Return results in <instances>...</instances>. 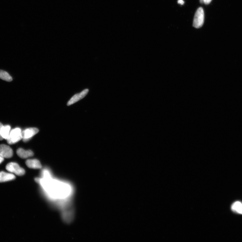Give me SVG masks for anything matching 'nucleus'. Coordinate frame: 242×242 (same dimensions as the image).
<instances>
[{"label": "nucleus", "mask_w": 242, "mask_h": 242, "mask_svg": "<svg viewBox=\"0 0 242 242\" xmlns=\"http://www.w3.org/2000/svg\"><path fill=\"white\" fill-rule=\"evenodd\" d=\"M6 169L9 172L14 173L19 176H23L25 173L24 169L15 163H10L7 164Z\"/></svg>", "instance_id": "7ed1b4c3"}, {"label": "nucleus", "mask_w": 242, "mask_h": 242, "mask_svg": "<svg viewBox=\"0 0 242 242\" xmlns=\"http://www.w3.org/2000/svg\"><path fill=\"white\" fill-rule=\"evenodd\" d=\"M232 210L235 212L242 214V203L237 201L234 203L231 207Z\"/></svg>", "instance_id": "f8f14e48"}, {"label": "nucleus", "mask_w": 242, "mask_h": 242, "mask_svg": "<svg viewBox=\"0 0 242 242\" xmlns=\"http://www.w3.org/2000/svg\"><path fill=\"white\" fill-rule=\"evenodd\" d=\"M15 179L16 177L13 174L6 173L4 171L0 172V183L11 181Z\"/></svg>", "instance_id": "0eeeda50"}, {"label": "nucleus", "mask_w": 242, "mask_h": 242, "mask_svg": "<svg viewBox=\"0 0 242 242\" xmlns=\"http://www.w3.org/2000/svg\"><path fill=\"white\" fill-rule=\"evenodd\" d=\"M12 149L9 146L5 144L0 145V156L3 158L9 159L13 156Z\"/></svg>", "instance_id": "39448f33"}, {"label": "nucleus", "mask_w": 242, "mask_h": 242, "mask_svg": "<svg viewBox=\"0 0 242 242\" xmlns=\"http://www.w3.org/2000/svg\"><path fill=\"white\" fill-rule=\"evenodd\" d=\"M178 3L181 5H183L184 3V2L183 0H178Z\"/></svg>", "instance_id": "2eb2a0df"}, {"label": "nucleus", "mask_w": 242, "mask_h": 242, "mask_svg": "<svg viewBox=\"0 0 242 242\" xmlns=\"http://www.w3.org/2000/svg\"><path fill=\"white\" fill-rule=\"evenodd\" d=\"M18 156L23 159H26L34 155L33 152L30 150H25L21 148L18 149L16 151Z\"/></svg>", "instance_id": "1a4fd4ad"}, {"label": "nucleus", "mask_w": 242, "mask_h": 242, "mask_svg": "<svg viewBox=\"0 0 242 242\" xmlns=\"http://www.w3.org/2000/svg\"><path fill=\"white\" fill-rule=\"evenodd\" d=\"M39 132V130L36 128H29L23 130L22 132V139L24 142H28L34 136Z\"/></svg>", "instance_id": "20e7f679"}, {"label": "nucleus", "mask_w": 242, "mask_h": 242, "mask_svg": "<svg viewBox=\"0 0 242 242\" xmlns=\"http://www.w3.org/2000/svg\"><path fill=\"white\" fill-rule=\"evenodd\" d=\"M22 131L19 127L16 128L10 131L7 141L9 144H13L19 142L22 139Z\"/></svg>", "instance_id": "f257e3e1"}, {"label": "nucleus", "mask_w": 242, "mask_h": 242, "mask_svg": "<svg viewBox=\"0 0 242 242\" xmlns=\"http://www.w3.org/2000/svg\"><path fill=\"white\" fill-rule=\"evenodd\" d=\"M26 164L27 166L31 169H40L42 167V165L40 161L36 159L27 160Z\"/></svg>", "instance_id": "6e6552de"}, {"label": "nucleus", "mask_w": 242, "mask_h": 242, "mask_svg": "<svg viewBox=\"0 0 242 242\" xmlns=\"http://www.w3.org/2000/svg\"><path fill=\"white\" fill-rule=\"evenodd\" d=\"M3 126V124L1 123H0V133H1V129ZM3 139L1 135V134H0V140H2Z\"/></svg>", "instance_id": "4468645a"}, {"label": "nucleus", "mask_w": 242, "mask_h": 242, "mask_svg": "<svg viewBox=\"0 0 242 242\" xmlns=\"http://www.w3.org/2000/svg\"><path fill=\"white\" fill-rule=\"evenodd\" d=\"M204 12L203 8H198L194 16L193 26L196 28H199L204 24Z\"/></svg>", "instance_id": "f03ea898"}, {"label": "nucleus", "mask_w": 242, "mask_h": 242, "mask_svg": "<svg viewBox=\"0 0 242 242\" xmlns=\"http://www.w3.org/2000/svg\"><path fill=\"white\" fill-rule=\"evenodd\" d=\"M88 92L89 90L86 89L83 90L81 93L75 94L70 100L67 103V105L68 106L72 105L82 99L85 97Z\"/></svg>", "instance_id": "423d86ee"}, {"label": "nucleus", "mask_w": 242, "mask_h": 242, "mask_svg": "<svg viewBox=\"0 0 242 242\" xmlns=\"http://www.w3.org/2000/svg\"><path fill=\"white\" fill-rule=\"evenodd\" d=\"M212 0H203L204 3L206 5H208L211 2Z\"/></svg>", "instance_id": "ddd939ff"}, {"label": "nucleus", "mask_w": 242, "mask_h": 242, "mask_svg": "<svg viewBox=\"0 0 242 242\" xmlns=\"http://www.w3.org/2000/svg\"><path fill=\"white\" fill-rule=\"evenodd\" d=\"M3 160H4V158L0 156V164L3 162Z\"/></svg>", "instance_id": "dca6fc26"}, {"label": "nucleus", "mask_w": 242, "mask_h": 242, "mask_svg": "<svg viewBox=\"0 0 242 242\" xmlns=\"http://www.w3.org/2000/svg\"><path fill=\"white\" fill-rule=\"evenodd\" d=\"M0 79L8 82H11L13 80L12 77L8 72L2 70H0Z\"/></svg>", "instance_id": "9b49d317"}, {"label": "nucleus", "mask_w": 242, "mask_h": 242, "mask_svg": "<svg viewBox=\"0 0 242 242\" xmlns=\"http://www.w3.org/2000/svg\"><path fill=\"white\" fill-rule=\"evenodd\" d=\"M11 127L9 125L3 126L2 127L0 134L3 139H7L11 131Z\"/></svg>", "instance_id": "9d476101"}]
</instances>
